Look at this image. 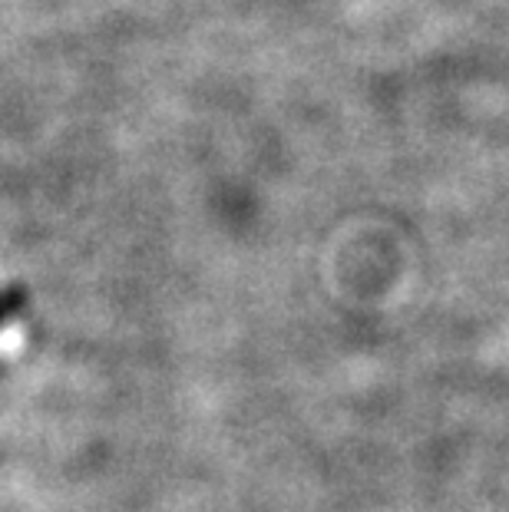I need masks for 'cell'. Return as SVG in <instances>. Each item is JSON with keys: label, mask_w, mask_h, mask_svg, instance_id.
<instances>
[{"label": "cell", "mask_w": 509, "mask_h": 512, "mask_svg": "<svg viewBox=\"0 0 509 512\" xmlns=\"http://www.w3.org/2000/svg\"><path fill=\"white\" fill-rule=\"evenodd\" d=\"M24 294L20 291H0V324H4L7 318H14V314L24 308Z\"/></svg>", "instance_id": "cell-1"}]
</instances>
